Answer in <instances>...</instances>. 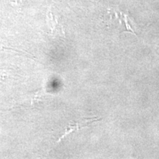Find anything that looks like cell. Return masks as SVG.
Here are the masks:
<instances>
[{"mask_svg": "<svg viewBox=\"0 0 159 159\" xmlns=\"http://www.w3.org/2000/svg\"><path fill=\"white\" fill-rule=\"evenodd\" d=\"M99 119L97 118H91V119H86L85 120L81 121V122H72L71 123L70 125H68L65 129V131L63 132L62 136L60 137L57 142H61L63 139H64L65 136H66L67 135L71 134V132L75 130H78L80 129L85 128V127L89 126V125L91 124V123L96 122V121H98Z\"/></svg>", "mask_w": 159, "mask_h": 159, "instance_id": "1", "label": "cell"}]
</instances>
